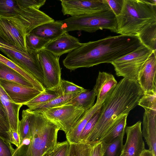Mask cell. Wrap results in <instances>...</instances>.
<instances>
[{"mask_svg": "<svg viewBox=\"0 0 156 156\" xmlns=\"http://www.w3.org/2000/svg\"><path fill=\"white\" fill-rule=\"evenodd\" d=\"M143 45L137 36H109L96 41L82 43L68 53L63 60L64 66L71 71L110 63L129 54Z\"/></svg>", "mask_w": 156, "mask_h": 156, "instance_id": "1", "label": "cell"}, {"mask_svg": "<svg viewBox=\"0 0 156 156\" xmlns=\"http://www.w3.org/2000/svg\"><path fill=\"white\" fill-rule=\"evenodd\" d=\"M143 94L137 81L121 79L103 103L98 120L84 143L92 145L99 140L119 118L138 105Z\"/></svg>", "mask_w": 156, "mask_h": 156, "instance_id": "2", "label": "cell"}, {"mask_svg": "<svg viewBox=\"0 0 156 156\" xmlns=\"http://www.w3.org/2000/svg\"><path fill=\"white\" fill-rule=\"evenodd\" d=\"M31 137L24 139L12 156H43L57 143L59 128L41 113L26 109Z\"/></svg>", "mask_w": 156, "mask_h": 156, "instance_id": "3", "label": "cell"}, {"mask_svg": "<svg viewBox=\"0 0 156 156\" xmlns=\"http://www.w3.org/2000/svg\"><path fill=\"white\" fill-rule=\"evenodd\" d=\"M116 20V33L137 36L146 27L156 22V1L124 0Z\"/></svg>", "mask_w": 156, "mask_h": 156, "instance_id": "4", "label": "cell"}, {"mask_svg": "<svg viewBox=\"0 0 156 156\" xmlns=\"http://www.w3.org/2000/svg\"><path fill=\"white\" fill-rule=\"evenodd\" d=\"M61 21L67 32L77 30L92 33L103 29L117 32L116 17L112 10L71 16Z\"/></svg>", "mask_w": 156, "mask_h": 156, "instance_id": "5", "label": "cell"}, {"mask_svg": "<svg viewBox=\"0 0 156 156\" xmlns=\"http://www.w3.org/2000/svg\"><path fill=\"white\" fill-rule=\"evenodd\" d=\"M30 32L17 16L0 17V43L13 48L16 51H27L26 37Z\"/></svg>", "mask_w": 156, "mask_h": 156, "instance_id": "6", "label": "cell"}, {"mask_svg": "<svg viewBox=\"0 0 156 156\" xmlns=\"http://www.w3.org/2000/svg\"><path fill=\"white\" fill-rule=\"evenodd\" d=\"M153 52L143 45L134 51L112 62L116 75L128 80L137 81L141 68Z\"/></svg>", "mask_w": 156, "mask_h": 156, "instance_id": "7", "label": "cell"}, {"mask_svg": "<svg viewBox=\"0 0 156 156\" xmlns=\"http://www.w3.org/2000/svg\"><path fill=\"white\" fill-rule=\"evenodd\" d=\"M85 112L81 107L65 104L40 113L66 134L75 126Z\"/></svg>", "mask_w": 156, "mask_h": 156, "instance_id": "8", "label": "cell"}, {"mask_svg": "<svg viewBox=\"0 0 156 156\" xmlns=\"http://www.w3.org/2000/svg\"><path fill=\"white\" fill-rule=\"evenodd\" d=\"M138 105L143 107L145 112L142 131L149 148L154 156H156V96L144 94L140 99Z\"/></svg>", "mask_w": 156, "mask_h": 156, "instance_id": "9", "label": "cell"}, {"mask_svg": "<svg viewBox=\"0 0 156 156\" xmlns=\"http://www.w3.org/2000/svg\"><path fill=\"white\" fill-rule=\"evenodd\" d=\"M0 50L12 62L27 70L44 85L43 71L38 56L39 51L27 49L26 52L16 51L0 47Z\"/></svg>", "mask_w": 156, "mask_h": 156, "instance_id": "10", "label": "cell"}, {"mask_svg": "<svg viewBox=\"0 0 156 156\" xmlns=\"http://www.w3.org/2000/svg\"><path fill=\"white\" fill-rule=\"evenodd\" d=\"M38 56L43 74L44 85L46 89L55 91L61 79L59 57L44 49L39 51Z\"/></svg>", "mask_w": 156, "mask_h": 156, "instance_id": "11", "label": "cell"}, {"mask_svg": "<svg viewBox=\"0 0 156 156\" xmlns=\"http://www.w3.org/2000/svg\"><path fill=\"white\" fill-rule=\"evenodd\" d=\"M64 15L71 16L112 10L106 0H61Z\"/></svg>", "mask_w": 156, "mask_h": 156, "instance_id": "12", "label": "cell"}, {"mask_svg": "<svg viewBox=\"0 0 156 156\" xmlns=\"http://www.w3.org/2000/svg\"><path fill=\"white\" fill-rule=\"evenodd\" d=\"M141 124V122L139 121L126 128V138L122 150L123 156H141L145 150Z\"/></svg>", "mask_w": 156, "mask_h": 156, "instance_id": "13", "label": "cell"}, {"mask_svg": "<svg viewBox=\"0 0 156 156\" xmlns=\"http://www.w3.org/2000/svg\"><path fill=\"white\" fill-rule=\"evenodd\" d=\"M0 85L14 103L23 105L42 92L34 87L1 79Z\"/></svg>", "mask_w": 156, "mask_h": 156, "instance_id": "14", "label": "cell"}, {"mask_svg": "<svg viewBox=\"0 0 156 156\" xmlns=\"http://www.w3.org/2000/svg\"><path fill=\"white\" fill-rule=\"evenodd\" d=\"M156 53L153 52L140 69L137 81L144 94L156 93Z\"/></svg>", "mask_w": 156, "mask_h": 156, "instance_id": "15", "label": "cell"}, {"mask_svg": "<svg viewBox=\"0 0 156 156\" xmlns=\"http://www.w3.org/2000/svg\"><path fill=\"white\" fill-rule=\"evenodd\" d=\"M79 39L66 32L57 38L50 41L43 49L56 56L69 53L81 45Z\"/></svg>", "mask_w": 156, "mask_h": 156, "instance_id": "16", "label": "cell"}, {"mask_svg": "<svg viewBox=\"0 0 156 156\" xmlns=\"http://www.w3.org/2000/svg\"><path fill=\"white\" fill-rule=\"evenodd\" d=\"M117 83L112 74L106 72H99L93 88L97 97L95 103H103L112 93Z\"/></svg>", "mask_w": 156, "mask_h": 156, "instance_id": "17", "label": "cell"}, {"mask_svg": "<svg viewBox=\"0 0 156 156\" xmlns=\"http://www.w3.org/2000/svg\"><path fill=\"white\" fill-rule=\"evenodd\" d=\"M66 32L61 20H59L40 25L33 29L30 33L51 41Z\"/></svg>", "mask_w": 156, "mask_h": 156, "instance_id": "18", "label": "cell"}, {"mask_svg": "<svg viewBox=\"0 0 156 156\" xmlns=\"http://www.w3.org/2000/svg\"><path fill=\"white\" fill-rule=\"evenodd\" d=\"M0 98L7 115L10 129L18 133L19 112L23 105L14 103L0 85Z\"/></svg>", "mask_w": 156, "mask_h": 156, "instance_id": "19", "label": "cell"}, {"mask_svg": "<svg viewBox=\"0 0 156 156\" xmlns=\"http://www.w3.org/2000/svg\"><path fill=\"white\" fill-rule=\"evenodd\" d=\"M103 103L99 104L95 103L91 108L85 112L75 126L66 134L67 140L69 143H80V136L85 125L93 115L101 107Z\"/></svg>", "mask_w": 156, "mask_h": 156, "instance_id": "20", "label": "cell"}, {"mask_svg": "<svg viewBox=\"0 0 156 156\" xmlns=\"http://www.w3.org/2000/svg\"><path fill=\"white\" fill-rule=\"evenodd\" d=\"M128 115H125L119 118L109 131L98 141H102L108 145L125 133Z\"/></svg>", "mask_w": 156, "mask_h": 156, "instance_id": "21", "label": "cell"}, {"mask_svg": "<svg viewBox=\"0 0 156 156\" xmlns=\"http://www.w3.org/2000/svg\"><path fill=\"white\" fill-rule=\"evenodd\" d=\"M0 61L21 75L30 82L34 88L42 92L46 90V88L44 85L41 83L31 73L1 54H0Z\"/></svg>", "mask_w": 156, "mask_h": 156, "instance_id": "22", "label": "cell"}, {"mask_svg": "<svg viewBox=\"0 0 156 156\" xmlns=\"http://www.w3.org/2000/svg\"><path fill=\"white\" fill-rule=\"evenodd\" d=\"M96 95L93 89H86L70 100L66 104L80 107L86 111L94 105Z\"/></svg>", "mask_w": 156, "mask_h": 156, "instance_id": "23", "label": "cell"}, {"mask_svg": "<svg viewBox=\"0 0 156 156\" xmlns=\"http://www.w3.org/2000/svg\"><path fill=\"white\" fill-rule=\"evenodd\" d=\"M0 79L34 87L32 84L16 71L0 61Z\"/></svg>", "mask_w": 156, "mask_h": 156, "instance_id": "24", "label": "cell"}, {"mask_svg": "<svg viewBox=\"0 0 156 156\" xmlns=\"http://www.w3.org/2000/svg\"><path fill=\"white\" fill-rule=\"evenodd\" d=\"M23 6L24 0H0V17H14Z\"/></svg>", "mask_w": 156, "mask_h": 156, "instance_id": "25", "label": "cell"}, {"mask_svg": "<svg viewBox=\"0 0 156 156\" xmlns=\"http://www.w3.org/2000/svg\"><path fill=\"white\" fill-rule=\"evenodd\" d=\"M137 36L144 45L156 53V22L146 27Z\"/></svg>", "mask_w": 156, "mask_h": 156, "instance_id": "26", "label": "cell"}, {"mask_svg": "<svg viewBox=\"0 0 156 156\" xmlns=\"http://www.w3.org/2000/svg\"><path fill=\"white\" fill-rule=\"evenodd\" d=\"M77 95L70 94L60 96L49 101L40 104L28 109L33 112L40 113L46 110L65 104Z\"/></svg>", "mask_w": 156, "mask_h": 156, "instance_id": "27", "label": "cell"}, {"mask_svg": "<svg viewBox=\"0 0 156 156\" xmlns=\"http://www.w3.org/2000/svg\"><path fill=\"white\" fill-rule=\"evenodd\" d=\"M86 89L73 83L61 79L58 88L55 90L59 96L70 94L77 95Z\"/></svg>", "mask_w": 156, "mask_h": 156, "instance_id": "28", "label": "cell"}, {"mask_svg": "<svg viewBox=\"0 0 156 156\" xmlns=\"http://www.w3.org/2000/svg\"><path fill=\"white\" fill-rule=\"evenodd\" d=\"M59 96L56 91L46 89L37 96L25 103L28 108L34 107L40 104L48 102Z\"/></svg>", "mask_w": 156, "mask_h": 156, "instance_id": "29", "label": "cell"}, {"mask_svg": "<svg viewBox=\"0 0 156 156\" xmlns=\"http://www.w3.org/2000/svg\"><path fill=\"white\" fill-rule=\"evenodd\" d=\"M50 41L29 33L26 37L27 49L40 51L43 49Z\"/></svg>", "mask_w": 156, "mask_h": 156, "instance_id": "30", "label": "cell"}, {"mask_svg": "<svg viewBox=\"0 0 156 156\" xmlns=\"http://www.w3.org/2000/svg\"><path fill=\"white\" fill-rule=\"evenodd\" d=\"M18 133L20 140V143L24 139L31 137L29 120L26 109L23 110L22 111V118L19 123Z\"/></svg>", "mask_w": 156, "mask_h": 156, "instance_id": "31", "label": "cell"}, {"mask_svg": "<svg viewBox=\"0 0 156 156\" xmlns=\"http://www.w3.org/2000/svg\"><path fill=\"white\" fill-rule=\"evenodd\" d=\"M70 144L69 156H90L91 145L86 143Z\"/></svg>", "mask_w": 156, "mask_h": 156, "instance_id": "32", "label": "cell"}, {"mask_svg": "<svg viewBox=\"0 0 156 156\" xmlns=\"http://www.w3.org/2000/svg\"><path fill=\"white\" fill-rule=\"evenodd\" d=\"M125 133L108 145L103 156H119L123 148V138Z\"/></svg>", "mask_w": 156, "mask_h": 156, "instance_id": "33", "label": "cell"}, {"mask_svg": "<svg viewBox=\"0 0 156 156\" xmlns=\"http://www.w3.org/2000/svg\"><path fill=\"white\" fill-rule=\"evenodd\" d=\"M70 144L67 141L57 142L48 153V156H69Z\"/></svg>", "mask_w": 156, "mask_h": 156, "instance_id": "34", "label": "cell"}, {"mask_svg": "<svg viewBox=\"0 0 156 156\" xmlns=\"http://www.w3.org/2000/svg\"><path fill=\"white\" fill-rule=\"evenodd\" d=\"M101 108V107L93 115L85 125L80 136V143H84L88 135L95 125L99 118Z\"/></svg>", "mask_w": 156, "mask_h": 156, "instance_id": "35", "label": "cell"}, {"mask_svg": "<svg viewBox=\"0 0 156 156\" xmlns=\"http://www.w3.org/2000/svg\"><path fill=\"white\" fill-rule=\"evenodd\" d=\"M15 151L10 142L0 136V156H12Z\"/></svg>", "mask_w": 156, "mask_h": 156, "instance_id": "36", "label": "cell"}, {"mask_svg": "<svg viewBox=\"0 0 156 156\" xmlns=\"http://www.w3.org/2000/svg\"><path fill=\"white\" fill-rule=\"evenodd\" d=\"M90 156H103L108 145L102 141L92 144Z\"/></svg>", "mask_w": 156, "mask_h": 156, "instance_id": "37", "label": "cell"}, {"mask_svg": "<svg viewBox=\"0 0 156 156\" xmlns=\"http://www.w3.org/2000/svg\"><path fill=\"white\" fill-rule=\"evenodd\" d=\"M116 17L121 13L122 9L124 0H106Z\"/></svg>", "mask_w": 156, "mask_h": 156, "instance_id": "38", "label": "cell"}, {"mask_svg": "<svg viewBox=\"0 0 156 156\" xmlns=\"http://www.w3.org/2000/svg\"><path fill=\"white\" fill-rule=\"evenodd\" d=\"M10 129L8 121L0 118V136L9 141L7 132Z\"/></svg>", "mask_w": 156, "mask_h": 156, "instance_id": "39", "label": "cell"}, {"mask_svg": "<svg viewBox=\"0 0 156 156\" xmlns=\"http://www.w3.org/2000/svg\"><path fill=\"white\" fill-rule=\"evenodd\" d=\"M7 133L10 142L19 147L20 145V140L18 133L10 129Z\"/></svg>", "mask_w": 156, "mask_h": 156, "instance_id": "40", "label": "cell"}, {"mask_svg": "<svg viewBox=\"0 0 156 156\" xmlns=\"http://www.w3.org/2000/svg\"><path fill=\"white\" fill-rule=\"evenodd\" d=\"M0 118L8 122L7 115L0 98Z\"/></svg>", "mask_w": 156, "mask_h": 156, "instance_id": "41", "label": "cell"}, {"mask_svg": "<svg viewBox=\"0 0 156 156\" xmlns=\"http://www.w3.org/2000/svg\"><path fill=\"white\" fill-rule=\"evenodd\" d=\"M141 156H154L151 151L149 149H146L143 152Z\"/></svg>", "mask_w": 156, "mask_h": 156, "instance_id": "42", "label": "cell"}, {"mask_svg": "<svg viewBox=\"0 0 156 156\" xmlns=\"http://www.w3.org/2000/svg\"><path fill=\"white\" fill-rule=\"evenodd\" d=\"M0 47L4 48H7L8 49L12 50H14V49L13 48L10 47H9V46L6 45H5L4 44L1 43H0Z\"/></svg>", "mask_w": 156, "mask_h": 156, "instance_id": "43", "label": "cell"}, {"mask_svg": "<svg viewBox=\"0 0 156 156\" xmlns=\"http://www.w3.org/2000/svg\"><path fill=\"white\" fill-rule=\"evenodd\" d=\"M119 156H123V153L122 150V151Z\"/></svg>", "mask_w": 156, "mask_h": 156, "instance_id": "44", "label": "cell"}, {"mask_svg": "<svg viewBox=\"0 0 156 156\" xmlns=\"http://www.w3.org/2000/svg\"><path fill=\"white\" fill-rule=\"evenodd\" d=\"M43 156H48L47 153L44 155Z\"/></svg>", "mask_w": 156, "mask_h": 156, "instance_id": "45", "label": "cell"}]
</instances>
